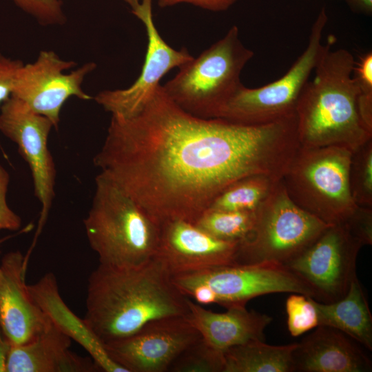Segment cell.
I'll return each instance as SVG.
<instances>
[{
	"label": "cell",
	"instance_id": "cell-33",
	"mask_svg": "<svg viewBox=\"0 0 372 372\" xmlns=\"http://www.w3.org/2000/svg\"><path fill=\"white\" fill-rule=\"evenodd\" d=\"M237 0H157L161 8L173 6L179 3H188L213 12L225 11Z\"/></svg>",
	"mask_w": 372,
	"mask_h": 372
},
{
	"label": "cell",
	"instance_id": "cell-9",
	"mask_svg": "<svg viewBox=\"0 0 372 372\" xmlns=\"http://www.w3.org/2000/svg\"><path fill=\"white\" fill-rule=\"evenodd\" d=\"M363 246L342 225H329L285 265L308 285L316 300L331 303L345 296L357 277L356 260Z\"/></svg>",
	"mask_w": 372,
	"mask_h": 372
},
{
	"label": "cell",
	"instance_id": "cell-38",
	"mask_svg": "<svg viewBox=\"0 0 372 372\" xmlns=\"http://www.w3.org/2000/svg\"><path fill=\"white\" fill-rule=\"evenodd\" d=\"M59 1H60L61 2H63V1H65V0H59Z\"/></svg>",
	"mask_w": 372,
	"mask_h": 372
},
{
	"label": "cell",
	"instance_id": "cell-2",
	"mask_svg": "<svg viewBox=\"0 0 372 372\" xmlns=\"http://www.w3.org/2000/svg\"><path fill=\"white\" fill-rule=\"evenodd\" d=\"M187 298L155 258L132 268L99 264L88 279L83 320L105 344L133 334L150 321L187 316Z\"/></svg>",
	"mask_w": 372,
	"mask_h": 372
},
{
	"label": "cell",
	"instance_id": "cell-14",
	"mask_svg": "<svg viewBox=\"0 0 372 372\" xmlns=\"http://www.w3.org/2000/svg\"><path fill=\"white\" fill-rule=\"evenodd\" d=\"M132 13L143 22L147 36L145 61L140 75L125 89L99 92L93 99L111 116L128 117L136 113L161 85V79L193 56L185 48L175 50L159 34L152 16V0H141Z\"/></svg>",
	"mask_w": 372,
	"mask_h": 372
},
{
	"label": "cell",
	"instance_id": "cell-22",
	"mask_svg": "<svg viewBox=\"0 0 372 372\" xmlns=\"http://www.w3.org/2000/svg\"><path fill=\"white\" fill-rule=\"evenodd\" d=\"M296 343L275 346L251 340L225 351L223 372H293Z\"/></svg>",
	"mask_w": 372,
	"mask_h": 372
},
{
	"label": "cell",
	"instance_id": "cell-18",
	"mask_svg": "<svg viewBox=\"0 0 372 372\" xmlns=\"http://www.w3.org/2000/svg\"><path fill=\"white\" fill-rule=\"evenodd\" d=\"M72 339L52 322L32 340L10 347L6 372H95L101 371L91 357L70 348Z\"/></svg>",
	"mask_w": 372,
	"mask_h": 372
},
{
	"label": "cell",
	"instance_id": "cell-15",
	"mask_svg": "<svg viewBox=\"0 0 372 372\" xmlns=\"http://www.w3.org/2000/svg\"><path fill=\"white\" fill-rule=\"evenodd\" d=\"M238 242L218 239L194 223L172 220L160 225L154 258L172 276L234 265Z\"/></svg>",
	"mask_w": 372,
	"mask_h": 372
},
{
	"label": "cell",
	"instance_id": "cell-7",
	"mask_svg": "<svg viewBox=\"0 0 372 372\" xmlns=\"http://www.w3.org/2000/svg\"><path fill=\"white\" fill-rule=\"evenodd\" d=\"M328 17L322 8L312 25L307 45L280 79L262 87L249 88L242 83L219 107L214 118L246 125H260L296 116L300 95L319 60L332 46V37L322 43Z\"/></svg>",
	"mask_w": 372,
	"mask_h": 372
},
{
	"label": "cell",
	"instance_id": "cell-19",
	"mask_svg": "<svg viewBox=\"0 0 372 372\" xmlns=\"http://www.w3.org/2000/svg\"><path fill=\"white\" fill-rule=\"evenodd\" d=\"M186 320L212 347L221 351L251 340H264L265 330L272 321L269 316L234 306L223 313L213 312L187 298Z\"/></svg>",
	"mask_w": 372,
	"mask_h": 372
},
{
	"label": "cell",
	"instance_id": "cell-10",
	"mask_svg": "<svg viewBox=\"0 0 372 372\" xmlns=\"http://www.w3.org/2000/svg\"><path fill=\"white\" fill-rule=\"evenodd\" d=\"M52 127L47 117L14 96L0 106V132L17 145L19 154L28 164L34 195L41 207L30 252L48 220L55 194L56 168L48 145Z\"/></svg>",
	"mask_w": 372,
	"mask_h": 372
},
{
	"label": "cell",
	"instance_id": "cell-27",
	"mask_svg": "<svg viewBox=\"0 0 372 372\" xmlns=\"http://www.w3.org/2000/svg\"><path fill=\"white\" fill-rule=\"evenodd\" d=\"M285 307L287 328L293 337L300 336L318 326V316L311 297L291 293Z\"/></svg>",
	"mask_w": 372,
	"mask_h": 372
},
{
	"label": "cell",
	"instance_id": "cell-34",
	"mask_svg": "<svg viewBox=\"0 0 372 372\" xmlns=\"http://www.w3.org/2000/svg\"><path fill=\"white\" fill-rule=\"evenodd\" d=\"M11 346L0 325V372H6V361Z\"/></svg>",
	"mask_w": 372,
	"mask_h": 372
},
{
	"label": "cell",
	"instance_id": "cell-12",
	"mask_svg": "<svg viewBox=\"0 0 372 372\" xmlns=\"http://www.w3.org/2000/svg\"><path fill=\"white\" fill-rule=\"evenodd\" d=\"M176 276L205 283L215 293L216 304L226 309L246 306L249 300L269 293H298L314 298L308 285L275 262L234 264Z\"/></svg>",
	"mask_w": 372,
	"mask_h": 372
},
{
	"label": "cell",
	"instance_id": "cell-5",
	"mask_svg": "<svg viewBox=\"0 0 372 372\" xmlns=\"http://www.w3.org/2000/svg\"><path fill=\"white\" fill-rule=\"evenodd\" d=\"M254 53L232 26L198 57L179 68L163 89L178 107L196 116L211 118L242 84L240 74Z\"/></svg>",
	"mask_w": 372,
	"mask_h": 372
},
{
	"label": "cell",
	"instance_id": "cell-25",
	"mask_svg": "<svg viewBox=\"0 0 372 372\" xmlns=\"http://www.w3.org/2000/svg\"><path fill=\"white\" fill-rule=\"evenodd\" d=\"M349 183L355 205L372 207V138L352 152Z\"/></svg>",
	"mask_w": 372,
	"mask_h": 372
},
{
	"label": "cell",
	"instance_id": "cell-20",
	"mask_svg": "<svg viewBox=\"0 0 372 372\" xmlns=\"http://www.w3.org/2000/svg\"><path fill=\"white\" fill-rule=\"evenodd\" d=\"M29 289L35 302L52 322L72 340L79 343L90 353L101 371L126 372L110 358L104 344L84 320L78 318L65 304L53 273H45L36 283L29 285Z\"/></svg>",
	"mask_w": 372,
	"mask_h": 372
},
{
	"label": "cell",
	"instance_id": "cell-36",
	"mask_svg": "<svg viewBox=\"0 0 372 372\" xmlns=\"http://www.w3.org/2000/svg\"><path fill=\"white\" fill-rule=\"evenodd\" d=\"M127 3L132 10L134 9L140 3L141 0H123Z\"/></svg>",
	"mask_w": 372,
	"mask_h": 372
},
{
	"label": "cell",
	"instance_id": "cell-23",
	"mask_svg": "<svg viewBox=\"0 0 372 372\" xmlns=\"http://www.w3.org/2000/svg\"><path fill=\"white\" fill-rule=\"evenodd\" d=\"M280 180L266 174L242 177L225 187L207 209L255 212Z\"/></svg>",
	"mask_w": 372,
	"mask_h": 372
},
{
	"label": "cell",
	"instance_id": "cell-13",
	"mask_svg": "<svg viewBox=\"0 0 372 372\" xmlns=\"http://www.w3.org/2000/svg\"><path fill=\"white\" fill-rule=\"evenodd\" d=\"M200 337L185 316H173L150 321L133 334L104 345L110 358L126 372H166Z\"/></svg>",
	"mask_w": 372,
	"mask_h": 372
},
{
	"label": "cell",
	"instance_id": "cell-17",
	"mask_svg": "<svg viewBox=\"0 0 372 372\" xmlns=\"http://www.w3.org/2000/svg\"><path fill=\"white\" fill-rule=\"evenodd\" d=\"M292 353L293 372H369L370 358L343 332L318 325Z\"/></svg>",
	"mask_w": 372,
	"mask_h": 372
},
{
	"label": "cell",
	"instance_id": "cell-30",
	"mask_svg": "<svg viewBox=\"0 0 372 372\" xmlns=\"http://www.w3.org/2000/svg\"><path fill=\"white\" fill-rule=\"evenodd\" d=\"M10 183V175L0 163V230H19L21 226V218L8 205L6 194Z\"/></svg>",
	"mask_w": 372,
	"mask_h": 372
},
{
	"label": "cell",
	"instance_id": "cell-11",
	"mask_svg": "<svg viewBox=\"0 0 372 372\" xmlns=\"http://www.w3.org/2000/svg\"><path fill=\"white\" fill-rule=\"evenodd\" d=\"M72 60L61 59L52 50H41L37 59L22 65L12 96L25 102L35 112L47 117L58 128L62 107L71 97L89 101L93 97L82 87L85 77L96 64L87 62L79 68Z\"/></svg>",
	"mask_w": 372,
	"mask_h": 372
},
{
	"label": "cell",
	"instance_id": "cell-21",
	"mask_svg": "<svg viewBox=\"0 0 372 372\" xmlns=\"http://www.w3.org/2000/svg\"><path fill=\"white\" fill-rule=\"evenodd\" d=\"M318 316V325L336 329L372 351V316L368 301L358 277L347 293L331 303L312 298Z\"/></svg>",
	"mask_w": 372,
	"mask_h": 372
},
{
	"label": "cell",
	"instance_id": "cell-26",
	"mask_svg": "<svg viewBox=\"0 0 372 372\" xmlns=\"http://www.w3.org/2000/svg\"><path fill=\"white\" fill-rule=\"evenodd\" d=\"M223 351L201 337L185 348L171 364L169 372H223Z\"/></svg>",
	"mask_w": 372,
	"mask_h": 372
},
{
	"label": "cell",
	"instance_id": "cell-6",
	"mask_svg": "<svg viewBox=\"0 0 372 372\" xmlns=\"http://www.w3.org/2000/svg\"><path fill=\"white\" fill-rule=\"evenodd\" d=\"M351 154L341 146H300L282 178L289 196L327 225H344L358 207L349 183Z\"/></svg>",
	"mask_w": 372,
	"mask_h": 372
},
{
	"label": "cell",
	"instance_id": "cell-16",
	"mask_svg": "<svg viewBox=\"0 0 372 372\" xmlns=\"http://www.w3.org/2000/svg\"><path fill=\"white\" fill-rule=\"evenodd\" d=\"M28 262L18 250L0 261V325L12 345L32 340L52 324L26 284Z\"/></svg>",
	"mask_w": 372,
	"mask_h": 372
},
{
	"label": "cell",
	"instance_id": "cell-29",
	"mask_svg": "<svg viewBox=\"0 0 372 372\" xmlns=\"http://www.w3.org/2000/svg\"><path fill=\"white\" fill-rule=\"evenodd\" d=\"M362 246L372 244V207L358 206L342 225Z\"/></svg>",
	"mask_w": 372,
	"mask_h": 372
},
{
	"label": "cell",
	"instance_id": "cell-24",
	"mask_svg": "<svg viewBox=\"0 0 372 372\" xmlns=\"http://www.w3.org/2000/svg\"><path fill=\"white\" fill-rule=\"evenodd\" d=\"M254 220L255 212L207 209L194 224L218 239L239 243L251 232Z\"/></svg>",
	"mask_w": 372,
	"mask_h": 372
},
{
	"label": "cell",
	"instance_id": "cell-1",
	"mask_svg": "<svg viewBox=\"0 0 372 372\" xmlns=\"http://www.w3.org/2000/svg\"><path fill=\"white\" fill-rule=\"evenodd\" d=\"M300 147L296 116L260 125L201 118L160 85L133 115L111 116L93 163L158 224L194 223L234 181L281 179Z\"/></svg>",
	"mask_w": 372,
	"mask_h": 372
},
{
	"label": "cell",
	"instance_id": "cell-35",
	"mask_svg": "<svg viewBox=\"0 0 372 372\" xmlns=\"http://www.w3.org/2000/svg\"><path fill=\"white\" fill-rule=\"evenodd\" d=\"M349 3L355 10L366 14L372 12V0H348Z\"/></svg>",
	"mask_w": 372,
	"mask_h": 372
},
{
	"label": "cell",
	"instance_id": "cell-31",
	"mask_svg": "<svg viewBox=\"0 0 372 372\" xmlns=\"http://www.w3.org/2000/svg\"><path fill=\"white\" fill-rule=\"evenodd\" d=\"M23 63L0 52V106L12 96L17 74Z\"/></svg>",
	"mask_w": 372,
	"mask_h": 372
},
{
	"label": "cell",
	"instance_id": "cell-37",
	"mask_svg": "<svg viewBox=\"0 0 372 372\" xmlns=\"http://www.w3.org/2000/svg\"><path fill=\"white\" fill-rule=\"evenodd\" d=\"M9 237H6V238H1L0 239V245L3 242L5 241L6 239H8ZM0 254H1V250H0Z\"/></svg>",
	"mask_w": 372,
	"mask_h": 372
},
{
	"label": "cell",
	"instance_id": "cell-28",
	"mask_svg": "<svg viewBox=\"0 0 372 372\" xmlns=\"http://www.w3.org/2000/svg\"><path fill=\"white\" fill-rule=\"evenodd\" d=\"M12 1L41 25H61L67 20L62 7V2L59 0Z\"/></svg>",
	"mask_w": 372,
	"mask_h": 372
},
{
	"label": "cell",
	"instance_id": "cell-4",
	"mask_svg": "<svg viewBox=\"0 0 372 372\" xmlns=\"http://www.w3.org/2000/svg\"><path fill=\"white\" fill-rule=\"evenodd\" d=\"M83 225L89 245L101 265L138 267L155 256L160 225L101 173L95 178L92 203Z\"/></svg>",
	"mask_w": 372,
	"mask_h": 372
},
{
	"label": "cell",
	"instance_id": "cell-8",
	"mask_svg": "<svg viewBox=\"0 0 372 372\" xmlns=\"http://www.w3.org/2000/svg\"><path fill=\"white\" fill-rule=\"evenodd\" d=\"M329 226L297 205L282 179L255 211L253 228L238 243L234 264L275 262L285 265Z\"/></svg>",
	"mask_w": 372,
	"mask_h": 372
},
{
	"label": "cell",
	"instance_id": "cell-32",
	"mask_svg": "<svg viewBox=\"0 0 372 372\" xmlns=\"http://www.w3.org/2000/svg\"><path fill=\"white\" fill-rule=\"evenodd\" d=\"M355 78L360 92L363 94L372 96V53L369 52L360 57L355 61L353 69Z\"/></svg>",
	"mask_w": 372,
	"mask_h": 372
},
{
	"label": "cell",
	"instance_id": "cell-3",
	"mask_svg": "<svg viewBox=\"0 0 372 372\" xmlns=\"http://www.w3.org/2000/svg\"><path fill=\"white\" fill-rule=\"evenodd\" d=\"M355 61L349 50L332 46L319 60L296 107L301 147L341 146L353 152L372 138L359 112Z\"/></svg>",
	"mask_w": 372,
	"mask_h": 372
}]
</instances>
